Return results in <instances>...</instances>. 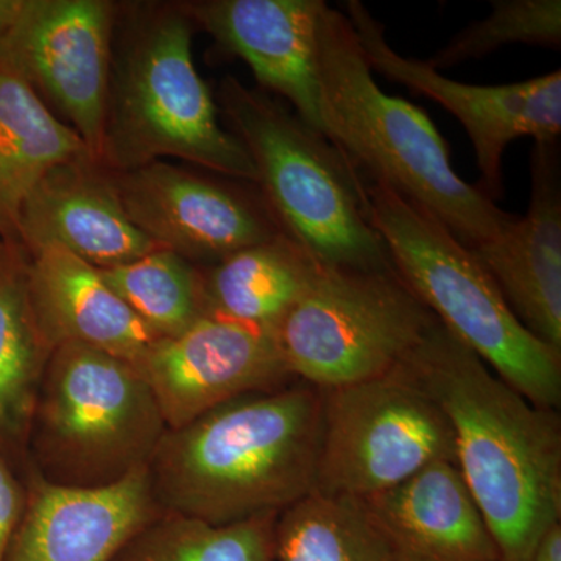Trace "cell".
<instances>
[{"instance_id":"cell-1","label":"cell","mask_w":561,"mask_h":561,"mask_svg":"<svg viewBox=\"0 0 561 561\" xmlns=\"http://www.w3.org/2000/svg\"><path fill=\"white\" fill-rule=\"evenodd\" d=\"M448 416L456 465L501 561H527L561 523V419L502 381L437 321L404 362Z\"/></svg>"},{"instance_id":"cell-2","label":"cell","mask_w":561,"mask_h":561,"mask_svg":"<svg viewBox=\"0 0 561 561\" xmlns=\"http://www.w3.org/2000/svg\"><path fill=\"white\" fill-rule=\"evenodd\" d=\"M321 390L294 381L165 431L147 463L161 511L227 526L280 513L316 489Z\"/></svg>"},{"instance_id":"cell-3","label":"cell","mask_w":561,"mask_h":561,"mask_svg":"<svg viewBox=\"0 0 561 561\" xmlns=\"http://www.w3.org/2000/svg\"><path fill=\"white\" fill-rule=\"evenodd\" d=\"M317 66L327 138L359 171L430 210L468 249L511 224L515 216L457 175L427 114L378 87L348 18L328 3L317 33Z\"/></svg>"},{"instance_id":"cell-4","label":"cell","mask_w":561,"mask_h":561,"mask_svg":"<svg viewBox=\"0 0 561 561\" xmlns=\"http://www.w3.org/2000/svg\"><path fill=\"white\" fill-rule=\"evenodd\" d=\"M359 175L365 214L413 294L502 381L531 404L559 411L561 351L524 327L482 262L437 217L383 181Z\"/></svg>"},{"instance_id":"cell-5","label":"cell","mask_w":561,"mask_h":561,"mask_svg":"<svg viewBox=\"0 0 561 561\" xmlns=\"http://www.w3.org/2000/svg\"><path fill=\"white\" fill-rule=\"evenodd\" d=\"M219 98L283 234L321 267L394 268L365 214L359 171L334 144L294 110L234 77L221 81Z\"/></svg>"},{"instance_id":"cell-6","label":"cell","mask_w":561,"mask_h":561,"mask_svg":"<svg viewBox=\"0 0 561 561\" xmlns=\"http://www.w3.org/2000/svg\"><path fill=\"white\" fill-rule=\"evenodd\" d=\"M164 157L257 183L253 158L221 127L213 94L195 68L191 18L183 9L144 18L111 72L103 164L127 172Z\"/></svg>"},{"instance_id":"cell-7","label":"cell","mask_w":561,"mask_h":561,"mask_svg":"<svg viewBox=\"0 0 561 561\" xmlns=\"http://www.w3.org/2000/svg\"><path fill=\"white\" fill-rule=\"evenodd\" d=\"M165 431L135 365L66 343L51 351L44 368L27 468L55 485H111L147 467Z\"/></svg>"},{"instance_id":"cell-8","label":"cell","mask_w":561,"mask_h":561,"mask_svg":"<svg viewBox=\"0 0 561 561\" xmlns=\"http://www.w3.org/2000/svg\"><path fill=\"white\" fill-rule=\"evenodd\" d=\"M437 321L394 268L321 267L275 337L291 376L323 391L400 367Z\"/></svg>"},{"instance_id":"cell-9","label":"cell","mask_w":561,"mask_h":561,"mask_svg":"<svg viewBox=\"0 0 561 561\" xmlns=\"http://www.w3.org/2000/svg\"><path fill=\"white\" fill-rule=\"evenodd\" d=\"M316 489L368 500L437 460L456 461L448 416L405 364L378 378L321 391Z\"/></svg>"},{"instance_id":"cell-10","label":"cell","mask_w":561,"mask_h":561,"mask_svg":"<svg viewBox=\"0 0 561 561\" xmlns=\"http://www.w3.org/2000/svg\"><path fill=\"white\" fill-rule=\"evenodd\" d=\"M114 3L22 0L0 41V70L20 80L102 161L113 72Z\"/></svg>"},{"instance_id":"cell-11","label":"cell","mask_w":561,"mask_h":561,"mask_svg":"<svg viewBox=\"0 0 561 561\" xmlns=\"http://www.w3.org/2000/svg\"><path fill=\"white\" fill-rule=\"evenodd\" d=\"M368 65L387 79L426 95L454 114L470 136L490 201L502 197V158L513 140L534 138L556 142L561 133V70L500 87L460 83L426 61L398 54L386 39L383 25L359 0L343 3Z\"/></svg>"},{"instance_id":"cell-12","label":"cell","mask_w":561,"mask_h":561,"mask_svg":"<svg viewBox=\"0 0 561 561\" xmlns=\"http://www.w3.org/2000/svg\"><path fill=\"white\" fill-rule=\"evenodd\" d=\"M114 175L133 224L192 264H217L280 234L264 198L227 181L164 161Z\"/></svg>"},{"instance_id":"cell-13","label":"cell","mask_w":561,"mask_h":561,"mask_svg":"<svg viewBox=\"0 0 561 561\" xmlns=\"http://www.w3.org/2000/svg\"><path fill=\"white\" fill-rule=\"evenodd\" d=\"M136 368L149 383L168 431L243 394L297 381L275 332L213 316L179 337L158 342Z\"/></svg>"},{"instance_id":"cell-14","label":"cell","mask_w":561,"mask_h":561,"mask_svg":"<svg viewBox=\"0 0 561 561\" xmlns=\"http://www.w3.org/2000/svg\"><path fill=\"white\" fill-rule=\"evenodd\" d=\"M324 7L323 0H205L181 9L221 50L245 61L264 90L286 99L327 138L317 66Z\"/></svg>"},{"instance_id":"cell-15","label":"cell","mask_w":561,"mask_h":561,"mask_svg":"<svg viewBox=\"0 0 561 561\" xmlns=\"http://www.w3.org/2000/svg\"><path fill=\"white\" fill-rule=\"evenodd\" d=\"M25 489L7 561H110L162 512L147 467L95 489L55 485L27 468Z\"/></svg>"},{"instance_id":"cell-16","label":"cell","mask_w":561,"mask_h":561,"mask_svg":"<svg viewBox=\"0 0 561 561\" xmlns=\"http://www.w3.org/2000/svg\"><path fill=\"white\" fill-rule=\"evenodd\" d=\"M524 327L561 351V160L559 140L535 144L523 217L471 249Z\"/></svg>"},{"instance_id":"cell-17","label":"cell","mask_w":561,"mask_h":561,"mask_svg":"<svg viewBox=\"0 0 561 561\" xmlns=\"http://www.w3.org/2000/svg\"><path fill=\"white\" fill-rule=\"evenodd\" d=\"M61 247L99 271L117 267L160 249L133 224L114 171L94 157L54 169L22 209V251Z\"/></svg>"},{"instance_id":"cell-18","label":"cell","mask_w":561,"mask_h":561,"mask_svg":"<svg viewBox=\"0 0 561 561\" xmlns=\"http://www.w3.org/2000/svg\"><path fill=\"white\" fill-rule=\"evenodd\" d=\"M33 316L50 348L76 343L139 365L158 339L99 268L57 245L24 251Z\"/></svg>"},{"instance_id":"cell-19","label":"cell","mask_w":561,"mask_h":561,"mask_svg":"<svg viewBox=\"0 0 561 561\" xmlns=\"http://www.w3.org/2000/svg\"><path fill=\"white\" fill-rule=\"evenodd\" d=\"M401 561H501L496 541L454 460L421 468L364 500Z\"/></svg>"},{"instance_id":"cell-20","label":"cell","mask_w":561,"mask_h":561,"mask_svg":"<svg viewBox=\"0 0 561 561\" xmlns=\"http://www.w3.org/2000/svg\"><path fill=\"white\" fill-rule=\"evenodd\" d=\"M94 157L20 80L0 70V239L20 247L22 209L55 168Z\"/></svg>"},{"instance_id":"cell-21","label":"cell","mask_w":561,"mask_h":561,"mask_svg":"<svg viewBox=\"0 0 561 561\" xmlns=\"http://www.w3.org/2000/svg\"><path fill=\"white\" fill-rule=\"evenodd\" d=\"M320 268L283 232L236 251L202 271L208 316L275 332Z\"/></svg>"},{"instance_id":"cell-22","label":"cell","mask_w":561,"mask_h":561,"mask_svg":"<svg viewBox=\"0 0 561 561\" xmlns=\"http://www.w3.org/2000/svg\"><path fill=\"white\" fill-rule=\"evenodd\" d=\"M51 350L33 316L25 257L0 273V451L27 467L28 435Z\"/></svg>"},{"instance_id":"cell-23","label":"cell","mask_w":561,"mask_h":561,"mask_svg":"<svg viewBox=\"0 0 561 561\" xmlns=\"http://www.w3.org/2000/svg\"><path fill=\"white\" fill-rule=\"evenodd\" d=\"M276 561H401L367 502L312 491L280 512Z\"/></svg>"},{"instance_id":"cell-24","label":"cell","mask_w":561,"mask_h":561,"mask_svg":"<svg viewBox=\"0 0 561 561\" xmlns=\"http://www.w3.org/2000/svg\"><path fill=\"white\" fill-rule=\"evenodd\" d=\"M279 513L213 526L162 511L110 561H276Z\"/></svg>"},{"instance_id":"cell-25","label":"cell","mask_w":561,"mask_h":561,"mask_svg":"<svg viewBox=\"0 0 561 561\" xmlns=\"http://www.w3.org/2000/svg\"><path fill=\"white\" fill-rule=\"evenodd\" d=\"M102 278L158 339H175L205 317L201 268L158 249L127 264L101 271Z\"/></svg>"},{"instance_id":"cell-26","label":"cell","mask_w":561,"mask_h":561,"mask_svg":"<svg viewBox=\"0 0 561 561\" xmlns=\"http://www.w3.org/2000/svg\"><path fill=\"white\" fill-rule=\"evenodd\" d=\"M491 5L490 16L457 33L427 65L437 70L453 68L511 44L560 49V0H494Z\"/></svg>"},{"instance_id":"cell-27","label":"cell","mask_w":561,"mask_h":561,"mask_svg":"<svg viewBox=\"0 0 561 561\" xmlns=\"http://www.w3.org/2000/svg\"><path fill=\"white\" fill-rule=\"evenodd\" d=\"M27 489L16 468L0 451V561H7L11 541L24 515Z\"/></svg>"},{"instance_id":"cell-28","label":"cell","mask_w":561,"mask_h":561,"mask_svg":"<svg viewBox=\"0 0 561 561\" xmlns=\"http://www.w3.org/2000/svg\"><path fill=\"white\" fill-rule=\"evenodd\" d=\"M527 561H561V523L542 535Z\"/></svg>"},{"instance_id":"cell-29","label":"cell","mask_w":561,"mask_h":561,"mask_svg":"<svg viewBox=\"0 0 561 561\" xmlns=\"http://www.w3.org/2000/svg\"><path fill=\"white\" fill-rule=\"evenodd\" d=\"M22 0H0V41L10 31L18 13H20Z\"/></svg>"},{"instance_id":"cell-30","label":"cell","mask_w":561,"mask_h":561,"mask_svg":"<svg viewBox=\"0 0 561 561\" xmlns=\"http://www.w3.org/2000/svg\"><path fill=\"white\" fill-rule=\"evenodd\" d=\"M25 254L21 247L11 245L0 239V273L9 271L24 260Z\"/></svg>"}]
</instances>
